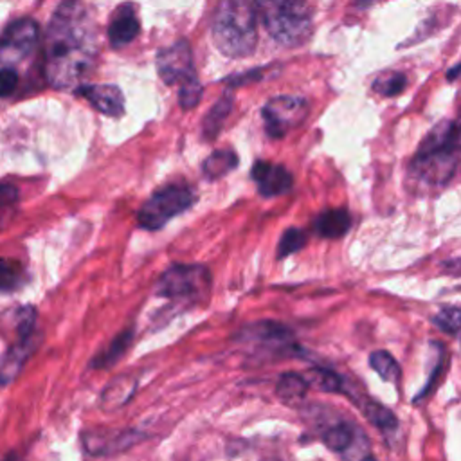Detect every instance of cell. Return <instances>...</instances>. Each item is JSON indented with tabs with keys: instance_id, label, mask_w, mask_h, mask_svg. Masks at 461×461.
<instances>
[{
	"instance_id": "cell-1",
	"label": "cell",
	"mask_w": 461,
	"mask_h": 461,
	"mask_svg": "<svg viewBox=\"0 0 461 461\" xmlns=\"http://www.w3.org/2000/svg\"><path fill=\"white\" fill-rule=\"evenodd\" d=\"M99 52L96 26L80 0H63L52 15L44 45V75L54 89L78 87Z\"/></svg>"
},
{
	"instance_id": "cell-2",
	"label": "cell",
	"mask_w": 461,
	"mask_h": 461,
	"mask_svg": "<svg viewBox=\"0 0 461 461\" xmlns=\"http://www.w3.org/2000/svg\"><path fill=\"white\" fill-rule=\"evenodd\" d=\"M461 159V114L434 124L420 143L411 166V177L429 187L445 186Z\"/></svg>"
},
{
	"instance_id": "cell-3",
	"label": "cell",
	"mask_w": 461,
	"mask_h": 461,
	"mask_svg": "<svg viewBox=\"0 0 461 461\" xmlns=\"http://www.w3.org/2000/svg\"><path fill=\"white\" fill-rule=\"evenodd\" d=\"M256 0H220L213 15L211 33L217 47L231 58L254 52L258 42Z\"/></svg>"
},
{
	"instance_id": "cell-4",
	"label": "cell",
	"mask_w": 461,
	"mask_h": 461,
	"mask_svg": "<svg viewBox=\"0 0 461 461\" xmlns=\"http://www.w3.org/2000/svg\"><path fill=\"white\" fill-rule=\"evenodd\" d=\"M258 19L285 47H299L312 36L314 19L308 0H256Z\"/></svg>"
},
{
	"instance_id": "cell-5",
	"label": "cell",
	"mask_w": 461,
	"mask_h": 461,
	"mask_svg": "<svg viewBox=\"0 0 461 461\" xmlns=\"http://www.w3.org/2000/svg\"><path fill=\"white\" fill-rule=\"evenodd\" d=\"M196 201L195 191L187 184H168L157 189L141 206L138 222L141 229H163L171 219L187 211Z\"/></svg>"
},
{
	"instance_id": "cell-6",
	"label": "cell",
	"mask_w": 461,
	"mask_h": 461,
	"mask_svg": "<svg viewBox=\"0 0 461 461\" xmlns=\"http://www.w3.org/2000/svg\"><path fill=\"white\" fill-rule=\"evenodd\" d=\"M211 274L204 266H173L157 282L155 294L180 303H196L208 296Z\"/></svg>"
},
{
	"instance_id": "cell-7",
	"label": "cell",
	"mask_w": 461,
	"mask_h": 461,
	"mask_svg": "<svg viewBox=\"0 0 461 461\" xmlns=\"http://www.w3.org/2000/svg\"><path fill=\"white\" fill-rule=\"evenodd\" d=\"M321 438L328 449L341 454L345 461H373L368 434L352 422H332L321 431Z\"/></svg>"
},
{
	"instance_id": "cell-8",
	"label": "cell",
	"mask_w": 461,
	"mask_h": 461,
	"mask_svg": "<svg viewBox=\"0 0 461 461\" xmlns=\"http://www.w3.org/2000/svg\"><path fill=\"white\" fill-rule=\"evenodd\" d=\"M261 114L267 134L273 139H282L303 123L308 114V103L301 96H276L267 101Z\"/></svg>"
},
{
	"instance_id": "cell-9",
	"label": "cell",
	"mask_w": 461,
	"mask_h": 461,
	"mask_svg": "<svg viewBox=\"0 0 461 461\" xmlns=\"http://www.w3.org/2000/svg\"><path fill=\"white\" fill-rule=\"evenodd\" d=\"M157 71L163 82L168 85H186L199 80L195 71L193 52L186 40H179L173 45L159 51Z\"/></svg>"
},
{
	"instance_id": "cell-10",
	"label": "cell",
	"mask_w": 461,
	"mask_h": 461,
	"mask_svg": "<svg viewBox=\"0 0 461 461\" xmlns=\"http://www.w3.org/2000/svg\"><path fill=\"white\" fill-rule=\"evenodd\" d=\"M38 44V24L33 19H22L10 24L0 36V61L20 63Z\"/></svg>"
},
{
	"instance_id": "cell-11",
	"label": "cell",
	"mask_w": 461,
	"mask_h": 461,
	"mask_svg": "<svg viewBox=\"0 0 461 461\" xmlns=\"http://www.w3.org/2000/svg\"><path fill=\"white\" fill-rule=\"evenodd\" d=\"M250 177L256 182L259 195L266 196V199H273V196L289 193L294 184L292 173L285 166L266 161H258L252 166Z\"/></svg>"
},
{
	"instance_id": "cell-12",
	"label": "cell",
	"mask_w": 461,
	"mask_h": 461,
	"mask_svg": "<svg viewBox=\"0 0 461 461\" xmlns=\"http://www.w3.org/2000/svg\"><path fill=\"white\" fill-rule=\"evenodd\" d=\"M141 434L134 429L126 431H91L83 433V447L91 456H108L115 452H123L136 445Z\"/></svg>"
},
{
	"instance_id": "cell-13",
	"label": "cell",
	"mask_w": 461,
	"mask_h": 461,
	"mask_svg": "<svg viewBox=\"0 0 461 461\" xmlns=\"http://www.w3.org/2000/svg\"><path fill=\"white\" fill-rule=\"evenodd\" d=\"M36 348V334L33 336H19V341L0 357V385L12 384L20 370L24 368L26 361Z\"/></svg>"
},
{
	"instance_id": "cell-14",
	"label": "cell",
	"mask_w": 461,
	"mask_h": 461,
	"mask_svg": "<svg viewBox=\"0 0 461 461\" xmlns=\"http://www.w3.org/2000/svg\"><path fill=\"white\" fill-rule=\"evenodd\" d=\"M76 92L83 96L98 112L117 117L124 110V98L114 85H89L78 87Z\"/></svg>"
},
{
	"instance_id": "cell-15",
	"label": "cell",
	"mask_w": 461,
	"mask_h": 461,
	"mask_svg": "<svg viewBox=\"0 0 461 461\" xmlns=\"http://www.w3.org/2000/svg\"><path fill=\"white\" fill-rule=\"evenodd\" d=\"M138 35H139V20L134 13V8L121 6L108 26V38L112 47L119 49L123 45H128L130 42L136 40Z\"/></svg>"
},
{
	"instance_id": "cell-16",
	"label": "cell",
	"mask_w": 461,
	"mask_h": 461,
	"mask_svg": "<svg viewBox=\"0 0 461 461\" xmlns=\"http://www.w3.org/2000/svg\"><path fill=\"white\" fill-rule=\"evenodd\" d=\"M352 229V217L346 210H324L314 220V231L321 238H343Z\"/></svg>"
},
{
	"instance_id": "cell-17",
	"label": "cell",
	"mask_w": 461,
	"mask_h": 461,
	"mask_svg": "<svg viewBox=\"0 0 461 461\" xmlns=\"http://www.w3.org/2000/svg\"><path fill=\"white\" fill-rule=\"evenodd\" d=\"M242 339L258 343H287L290 339V330L280 322H256L245 328Z\"/></svg>"
},
{
	"instance_id": "cell-18",
	"label": "cell",
	"mask_w": 461,
	"mask_h": 461,
	"mask_svg": "<svg viewBox=\"0 0 461 461\" xmlns=\"http://www.w3.org/2000/svg\"><path fill=\"white\" fill-rule=\"evenodd\" d=\"M310 384L308 380L299 373H283L276 384V394L282 402L294 406L299 401L305 399Z\"/></svg>"
},
{
	"instance_id": "cell-19",
	"label": "cell",
	"mask_w": 461,
	"mask_h": 461,
	"mask_svg": "<svg viewBox=\"0 0 461 461\" xmlns=\"http://www.w3.org/2000/svg\"><path fill=\"white\" fill-rule=\"evenodd\" d=\"M362 415L364 418L375 425L380 433L391 434L399 429V418L391 409L382 406L380 402L375 401H364L362 402Z\"/></svg>"
},
{
	"instance_id": "cell-20",
	"label": "cell",
	"mask_w": 461,
	"mask_h": 461,
	"mask_svg": "<svg viewBox=\"0 0 461 461\" xmlns=\"http://www.w3.org/2000/svg\"><path fill=\"white\" fill-rule=\"evenodd\" d=\"M131 339H134V332H131V330L121 332L119 336H115V338L110 341V345H108L107 348H103V350L92 359L91 366L96 368V370H103V368H108V366L115 364V362L124 355V352L130 348Z\"/></svg>"
},
{
	"instance_id": "cell-21",
	"label": "cell",
	"mask_w": 461,
	"mask_h": 461,
	"mask_svg": "<svg viewBox=\"0 0 461 461\" xmlns=\"http://www.w3.org/2000/svg\"><path fill=\"white\" fill-rule=\"evenodd\" d=\"M26 280V267L19 259L0 258V292H15Z\"/></svg>"
},
{
	"instance_id": "cell-22",
	"label": "cell",
	"mask_w": 461,
	"mask_h": 461,
	"mask_svg": "<svg viewBox=\"0 0 461 461\" xmlns=\"http://www.w3.org/2000/svg\"><path fill=\"white\" fill-rule=\"evenodd\" d=\"M308 384L324 393L350 394L346 380L339 373H336L334 370H328V368H312Z\"/></svg>"
},
{
	"instance_id": "cell-23",
	"label": "cell",
	"mask_w": 461,
	"mask_h": 461,
	"mask_svg": "<svg viewBox=\"0 0 461 461\" xmlns=\"http://www.w3.org/2000/svg\"><path fill=\"white\" fill-rule=\"evenodd\" d=\"M231 108H233V98H231V94H226L208 112V115L204 119V136L208 139H215L219 136V131L222 130Z\"/></svg>"
},
{
	"instance_id": "cell-24",
	"label": "cell",
	"mask_w": 461,
	"mask_h": 461,
	"mask_svg": "<svg viewBox=\"0 0 461 461\" xmlns=\"http://www.w3.org/2000/svg\"><path fill=\"white\" fill-rule=\"evenodd\" d=\"M238 166V155L231 150H217L215 154H211L203 170H204V175L211 180H217L224 175H227L229 171H233L234 168Z\"/></svg>"
},
{
	"instance_id": "cell-25",
	"label": "cell",
	"mask_w": 461,
	"mask_h": 461,
	"mask_svg": "<svg viewBox=\"0 0 461 461\" xmlns=\"http://www.w3.org/2000/svg\"><path fill=\"white\" fill-rule=\"evenodd\" d=\"M134 391H136V380L117 378L103 391V406L107 409L121 408L131 399Z\"/></svg>"
},
{
	"instance_id": "cell-26",
	"label": "cell",
	"mask_w": 461,
	"mask_h": 461,
	"mask_svg": "<svg viewBox=\"0 0 461 461\" xmlns=\"http://www.w3.org/2000/svg\"><path fill=\"white\" fill-rule=\"evenodd\" d=\"M370 366L371 370L384 380V382H399L401 380V366L389 352L378 350L370 355Z\"/></svg>"
},
{
	"instance_id": "cell-27",
	"label": "cell",
	"mask_w": 461,
	"mask_h": 461,
	"mask_svg": "<svg viewBox=\"0 0 461 461\" xmlns=\"http://www.w3.org/2000/svg\"><path fill=\"white\" fill-rule=\"evenodd\" d=\"M373 91L384 98H394L406 91L408 87V76L404 73L399 71H389L380 75L375 82H373Z\"/></svg>"
},
{
	"instance_id": "cell-28",
	"label": "cell",
	"mask_w": 461,
	"mask_h": 461,
	"mask_svg": "<svg viewBox=\"0 0 461 461\" xmlns=\"http://www.w3.org/2000/svg\"><path fill=\"white\" fill-rule=\"evenodd\" d=\"M306 245V233L298 229V227H290L287 229L278 243V258L283 259L287 256L296 254L298 250H301Z\"/></svg>"
},
{
	"instance_id": "cell-29",
	"label": "cell",
	"mask_w": 461,
	"mask_h": 461,
	"mask_svg": "<svg viewBox=\"0 0 461 461\" xmlns=\"http://www.w3.org/2000/svg\"><path fill=\"white\" fill-rule=\"evenodd\" d=\"M433 322L445 334H457L461 330V308L457 306L441 308L433 317Z\"/></svg>"
},
{
	"instance_id": "cell-30",
	"label": "cell",
	"mask_w": 461,
	"mask_h": 461,
	"mask_svg": "<svg viewBox=\"0 0 461 461\" xmlns=\"http://www.w3.org/2000/svg\"><path fill=\"white\" fill-rule=\"evenodd\" d=\"M201 96H203V85H201L199 80H195V82H189L186 85H180L179 103L184 110H191V108L199 105Z\"/></svg>"
},
{
	"instance_id": "cell-31",
	"label": "cell",
	"mask_w": 461,
	"mask_h": 461,
	"mask_svg": "<svg viewBox=\"0 0 461 461\" xmlns=\"http://www.w3.org/2000/svg\"><path fill=\"white\" fill-rule=\"evenodd\" d=\"M17 85H19V75L13 69L10 68L0 69V98L12 96L17 91Z\"/></svg>"
},
{
	"instance_id": "cell-32",
	"label": "cell",
	"mask_w": 461,
	"mask_h": 461,
	"mask_svg": "<svg viewBox=\"0 0 461 461\" xmlns=\"http://www.w3.org/2000/svg\"><path fill=\"white\" fill-rule=\"evenodd\" d=\"M443 366H445V362H443V350H441V355H440V359L436 361V364H434V370H433V373H431V377L427 378V382H425V385L417 393V397H415V402H420V401H424L427 394L434 389V385H436V382H438V378H440V375L443 373Z\"/></svg>"
},
{
	"instance_id": "cell-33",
	"label": "cell",
	"mask_w": 461,
	"mask_h": 461,
	"mask_svg": "<svg viewBox=\"0 0 461 461\" xmlns=\"http://www.w3.org/2000/svg\"><path fill=\"white\" fill-rule=\"evenodd\" d=\"M19 201V189L12 184L0 182V211L12 208Z\"/></svg>"
},
{
	"instance_id": "cell-34",
	"label": "cell",
	"mask_w": 461,
	"mask_h": 461,
	"mask_svg": "<svg viewBox=\"0 0 461 461\" xmlns=\"http://www.w3.org/2000/svg\"><path fill=\"white\" fill-rule=\"evenodd\" d=\"M4 461H17V457L15 456H8Z\"/></svg>"
},
{
	"instance_id": "cell-35",
	"label": "cell",
	"mask_w": 461,
	"mask_h": 461,
	"mask_svg": "<svg viewBox=\"0 0 461 461\" xmlns=\"http://www.w3.org/2000/svg\"><path fill=\"white\" fill-rule=\"evenodd\" d=\"M266 461H278V459H266Z\"/></svg>"
}]
</instances>
